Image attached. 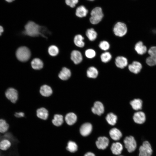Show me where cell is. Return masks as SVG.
Masks as SVG:
<instances>
[{"label": "cell", "mask_w": 156, "mask_h": 156, "mask_svg": "<svg viewBox=\"0 0 156 156\" xmlns=\"http://www.w3.org/2000/svg\"><path fill=\"white\" fill-rule=\"evenodd\" d=\"M23 33L31 37H36L41 35L47 38V36L51 34L45 27L41 26L32 21H29L25 25Z\"/></svg>", "instance_id": "1"}, {"label": "cell", "mask_w": 156, "mask_h": 156, "mask_svg": "<svg viewBox=\"0 0 156 156\" xmlns=\"http://www.w3.org/2000/svg\"><path fill=\"white\" fill-rule=\"evenodd\" d=\"M90 15L89 20L93 24L99 23L102 20L104 16L102 8L99 7L93 9L90 13Z\"/></svg>", "instance_id": "2"}, {"label": "cell", "mask_w": 156, "mask_h": 156, "mask_svg": "<svg viewBox=\"0 0 156 156\" xmlns=\"http://www.w3.org/2000/svg\"><path fill=\"white\" fill-rule=\"evenodd\" d=\"M31 55L29 49L25 46L19 47L16 52V56L17 59L22 62H25L28 61L30 58Z\"/></svg>", "instance_id": "3"}, {"label": "cell", "mask_w": 156, "mask_h": 156, "mask_svg": "<svg viewBox=\"0 0 156 156\" xmlns=\"http://www.w3.org/2000/svg\"><path fill=\"white\" fill-rule=\"evenodd\" d=\"M138 156H151L153 150L151 144L148 141H144L139 147Z\"/></svg>", "instance_id": "4"}, {"label": "cell", "mask_w": 156, "mask_h": 156, "mask_svg": "<svg viewBox=\"0 0 156 156\" xmlns=\"http://www.w3.org/2000/svg\"><path fill=\"white\" fill-rule=\"evenodd\" d=\"M125 146L128 151L132 153L136 148L137 143L134 138L132 136L126 137L123 140Z\"/></svg>", "instance_id": "5"}, {"label": "cell", "mask_w": 156, "mask_h": 156, "mask_svg": "<svg viewBox=\"0 0 156 156\" xmlns=\"http://www.w3.org/2000/svg\"><path fill=\"white\" fill-rule=\"evenodd\" d=\"M113 31L116 36L121 37L125 35L127 32V28L126 24L123 23L118 22L115 25Z\"/></svg>", "instance_id": "6"}, {"label": "cell", "mask_w": 156, "mask_h": 156, "mask_svg": "<svg viewBox=\"0 0 156 156\" xmlns=\"http://www.w3.org/2000/svg\"><path fill=\"white\" fill-rule=\"evenodd\" d=\"M148 52L150 56L146 59V63L150 66L156 65V46L151 47Z\"/></svg>", "instance_id": "7"}, {"label": "cell", "mask_w": 156, "mask_h": 156, "mask_svg": "<svg viewBox=\"0 0 156 156\" xmlns=\"http://www.w3.org/2000/svg\"><path fill=\"white\" fill-rule=\"evenodd\" d=\"M6 97L13 103L16 102L18 98V94L17 90L13 88H8L5 93Z\"/></svg>", "instance_id": "8"}, {"label": "cell", "mask_w": 156, "mask_h": 156, "mask_svg": "<svg viewBox=\"0 0 156 156\" xmlns=\"http://www.w3.org/2000/svg\"><path fill=\"white\" fill-rule=\"evenodd\" d=\"M133 118L135 123L140 125L144 123L146 120L145 113L143 112L140 110L135 112L133 115Z\"/></svg>", "instance_id": "9"}, {"label": "cell", "mask_w": 156, "mask_h": 156, "mask_svg": "<svg viewBox=\"0 0 156 156\" xmlns=\"http://www.w3.org/2000/svg\"><path fill=\"white\" fill-rule=\"evenodd\" d=\"M109 143V139L106 137H100L96 141V144L98 148L104 150L108 146Z\"/></svg>", "instance_id": "10"}, {"label": "cell", "mask_w": 156, "mask_h": 156, "mask_svg": "<svg viewBox=\"0 0 156 156\" xmlns=\"http://www.w3.org/2000/svg\"><path fill=\"white\" fill-rule=\"evenodd\" d=\"M92 130V125L90 123L87 122L81 125L79 131L82 135L86 136L91 133Z\"/></svg>", "instance_id": "11"}, {"label": "cell", "mask_w": 156, "mask_h": 156, "mask_svg": "<svg viewBox=\"0 0 156 156\" xmlns=\"http://www.w3.org/2000/svg\"><path fill=\"white\" fill-rule=\"evenodd\" d=\"M91 110L94 114L100 116L104 112V107L101 102L97 101L94 103Z\"/></svg>", "instance_id": "12"}, {"label": "cell", "mask_w": 156, "mask_h": 156, "mask_svg": "<svg viewBox=\"0 0 156 156\" xmlns=\"http://www.w3.org/2000/svg\"><path fill=\"white\" fill-rule=\"evenodd\" d=\"M142 68V64L139 62L134 61L128 66V69L131 72L137 74L139 73Z\"/></svg>", "instance_id": "13"}, {"label": "cell", "mask_w": 156, "mask_h": 156, "mask_svg": "<svg viewBox=\"0 0 156 156\" xmlns=\"http://www.w3.org/2000/svg\"><path fill=\"white\" fill-rule=\"evenodd\" d=\"M71 59L75 64L80 63L82 60L81 53L77 50H73L71 53Z\"/></svg>", "instance_id": "14"}, {"label": "cell", "mask_w": 156, "mask_h": 156, "mask_svg": "<svg viewBox=\"0 0 156 156\" xmlns=\"http://www.w3.org/2000/svg\"><path fill=\"white\" fill-rule=\"evenodd\" d=\"M88 12V10L84 6L81 5L76 7L75 13L77 17L82 18L86 17Z\"/></svg>", "instance_id": "15"}, {"label": "cell", "mask_w": 156, "mask_h": 156, "mask_svg": "<svg viewBox=\"0 0 156 156\" xmlns=\"http://www.w3.org/2000/svg\"><path fill=\"white\" fill-rule=\"evenodd\" d=\"M130 104L133 109L137 111L142 109L143 102L140 99H135L130 101Z\"/></svg>", "instance_id": "16"}, {"label": "cell", "mask_w": 156, "mask_h": 156, "mask_svg": "<svg viewBox=\"0 0 156 156\" xmlns=\"http://www.w3.org/2000/svg\"><path fill=\"white\" fill-rule=\"evenodd\" d=\"M115 64L118 68H123L127 66L128 64V60L125 57L119 56L115 59Z\"/></svg>", "instance_id": "17"}, {"label": "cell", "mask_w": 156, "mask_h": 156, "mask_svg": "<svg viewBox=\"0 0 156 156\" xmlns=\"http://www.w3.org/2000/svg\"><path fill=\"white\" fill-rule=\"evenodd\" d=\"M109 134L111 138L115 141L119 140L122 136L121 131L116 128L111 129L109 131Z\"/></svg>", "instance_id": "18"}, {"label": "cell", "mask_w": 156, "mask_h": 156, "mask_svg": "<svg viewBox=\"0 0 156 156\" xmlns=\"http://www.w3.org/2000/svg\"><path fill=\"white\" fill-rule=\"evenodd\" d=\"M123 149L122 145L119 142L113 143L111 148L112 152L115 155H118L121 154Z\"/></svg>", "instance_id": "19"}, {"label": "cell", "mask_w": 156, "mask_h": 156, "mask_svg": "<svg viewBox=\"0 0 156 156\" xmlns=\"http://www.w3.org/2000/svg\"><path fill=\"white\" fill-rule=\"evenodd\" d=\"M77 118V116L73 112H70L66 114L65 120L68 125H72L76 122Z\"/></svg>", "instance_id": "20"}, {"label": "cell", "mask_w": 156, "mask_h": 156, "mask_svg": "<svg viewBox=\"0 0 156 156\" xmlns=\"http://www.w3.org/2000/svg\"><path fill=\"white\" fill-rule=\"evenodd\" d=\"M135 49L138 54L140 55L144 54L147 51L146 47L143 44V42L141 41H139L136 44Z\"/></svg>", "instance_id": "21"}, {"label": "cell", "mask_w": 156, "mask_h": 156, "mask_svg": "<svg viewBox=\"0 0 156 156\" xmlns=\"http://www.w3.org/2000/svg\"><path fill=\"white\" fill-rule=\"evenodd\" d=\"M71 73L70 70L66 67H63L58 74L59 78L63 80H66L70 77Z\"/></svg>", "instance_id": "22"}, {"label": "cell", "mask_w": 156, "mask_h": 156, "mask_svg": "<svg viewBox=\"0 0 156 156\" xmlns=\"http://www.w3.org/2000/svg\"><path fill=\"white\" fill-rule=\"evenodd\" d=\"M40 92L42 96L48 97L51 95L53 91L50 86L47 85H44L41 87Z\"/></svg>", "instance_id": "23"}, {"label": "cell", "mask_w": 156, "mask_h": 156, "mask_svg": "<svg viewBox=\"0 0 156 156\" xmlns=\"http://www.w3.org/2000/svg\"><path fill=\"white\" fill-rule=\"evenodd\" d=\"M36 115L39 118L43 120H46L48 116V112L46 108L41 107L37 110Z\"/></svg>", "instance_id": "24"}, {"label": "cell", "mask_w": 156, "mask_h": 156, "mask_svg": "<svg viewBox=\"0 0 156 156\" xmlns=\"http://www.w3.org/2000/svg\"><path fill=\"white\" fill-rule=\"evenodd\" d=\"M52 122L53 124L57 127L61 126L64 122L63 116L60 114L55 115L53 118L52 120Z\"/></svg>", "instance_id": "25"}, {"label": "cell", "mask_w": 156, "mask_h": 156, "mask_svg": "<svg viewBox=\"0 0 156 156\" xmlns=\"http://www.w3.org/2000/svg\"><path fill=\"white\" fill-rule=\"evenodd\" d=\"M66 149L67 151L70 153H74L77 151L78 146L75 142L70 140L67 144Z\"/></svg>", "instance_id": "26"}, {"label": "cell", "mask_w": 156, "mask_h": 156, "mask_svg": "<svg viewBox=\"0 0 156 156\" xmlns=\"http://www.w3.org/2000/svg\"><path fill=\"white\" fill-rule=\"evenodd\" d=\"M32 68L35 70H40L43 67V64L42 61L38 58L33 59L31 62Z\"/></svg>", "instance_id": "27"}, {"label": "cell", "mask_w": 156, "mask_h": 156, "mask_svg": "<svg viewBox=\"0 0 156 156\" xmlns=\"http://www.w3.org/2000/svg\"><path fill=\"white\" fill-rule=\"evenodd\" d=\"M11 142L7 139H4L0 142V149L3 151H6L11 147Z\"/></svg>", "instance_id": "28"}, {"label": "cell", "mask_w": 156, "mask_h": 156, "mask_svg": "<svg viewBox=\"0 0 156 156\" xmlns=\"http://www.w3.org/2000/svg\"><path fill=\"white\" fill-rule=\"evenodd\" d=\"M84 39V38L81 35H77L75 36L74 38V43L77 47H83L85 45V43L83 41Z\"/></svg>", "instance_id": "29"}, {"label": "cell", "mask_w": 156, "mask_h": 156, "mask_svg": "<svg viewBox=\"0 0 156 156\" xmlns=\"http://www.w3.org/2000/svg\"><path fill=\"white\" fill-rule=\"evenodd\" d=\"M98 74V70L96 68L93 66L89 67L87 71V76L89 78H96L97 77Z\"/></svg>", "instance_id": "30"}, {"label": "cell", "mask_w": 156, "mask_h": 156, "mask_svg": "<svg viewBox=\"0 0 156 156\" xmlns=\"http://www.w3.org/2000/svg\"><path fill=\"white\" fill-rule=\"evenodd\" d=\"M117 118V116L112 113L108 114L106 119L108 123L111 125H114L116 122Z\"/></svg>", "instance_id": "31"}, {"label": "cell", "mask_w": 156, "mask_h": 156, "mask_svg": "<svg viewBox=\"0 0 156 156\" xmlns=\"http://www.w3.org/2000/svg\"><path fill=\"white\" fill-rule=\"evenodd\" d=\"M86 35L90 41L95 40L97 36V33L94 29L91 28L88 29L86 32Z\"/></svg>", "instance_id": "32"}, {"label": "cell", "mask_w": 156, "mask_h": 156, "mask_svg": "<svg viewBox=\"0 0 156 156\" xmlns=\"http://www.w3.org/2000/svg\"><path fill=\"white\" fill-rule=\"evenodd\" d=\"M9 128V124L4 119H0V133H6Z\"/></svg>", "instance_id": "33"}, {"label": "cell", "mask_w": 156, "mask_h": 156, "mask_svg": "<svg viewBox=\"0 0 156 156\" xmlns=\"http://www.w3.org/2000/svg\"><path fill=\"white\" fill-rule=\"evenodd\" d=\"M49 54L51 56H56L59 53V50L57 47L54 45L50 46L48 49Z\"/></svg>", "instance_id": "34"}, {"label": "cell", "mask_w": 156, "mask_h": 156, "mask_svg": "<svg viewBox=\"0 0 156 156\" xmlns=\"http://www.w3.org/2000/svg\"><path fill=\"white\" fill-rule=\"evenodd\" d=\"M112 57L111 54L108 52L103 53L101 55V61L104 63H107L109 62Z\"/></svg>", "instance_id": "35"}, {"label": "cell", "mask_w": 156, "mask_h": 156, "mask_svg": "<svg viewBox=\"0 0 156 156\" xmlns=\"http://www.w3.org/2000/svg\"><path fill=\"white\" fill-rule=\"evenodd\" d=\"M99 46L102 50L106 51L109 49L110 45L107 41H103L100 42Z\"/></svg>", "instance_id": "36"}, {"label": "cell", "mask_w": 156, "mask_h": 156, "mask_svg": "<svg viewBox=\"0 0 156 156\" xmlns=\"http://www.w3.org/2000/svg\"><path fill=\"white\" fill-rule=\"evenodd\" d=\"M86 57L89 58H92L96 55V52L93 49H89L86 50L85 52Z\"/></svg>", "instance_id": "37"}, {"label": "cell", "mask_w": 156, "mask_h": 156, "mask_svg": "<svg viewBox=\"0 0 156 156\" xmlns=\"http://www.w3.org/2000/svg\"><path fill=\"white\" fill-rule=\"evenodd\" d=\"M78 2L79 0H65L66 5L72 8L76 7Z\"/></svg>", "instance_id": "38"}, {"label": "cell", "mask_w": 156, "mask_h": 156, "mask_svg": "<svg viewBox=\"0 0 156 156\" xmlns=\"http://www.w3.org/2000/svg\"><path fill=\"white\" fill-rule=\"evenodd\" d=\"M24 115V113L22 112H16L14 114L15 116L17 118L23 117Z\"/></svg>", "instance_id": "39"}, {"label": "cell", "mask_w": 156, "mask_h": 156, "mask_svg": "<svg viewBox=\"0 0 156 156\" xmlns=\"http://www.w3.org/2000/svg\"><path fill=\"white\" fill-rule=\"evenodd\" d=\"M84 156H95V155L91 152H88L86 153Z\"/></svg>", "instance_id": "40"}, {"label": "cell", "mask_w": 156, "mask_h": 156, "mask_svg": "<svg viewBox=\"0 0 156 156\" xmlns=\"http://www.w3.org/2000/svg\"><path fill=\"white\" fill-rule=\"evenodd\" d=\"M3 31V27L0 25V36L1 35V33Z\"/></svg>", "instance_id": "41"}, {"label": "cell", "mask_w": 156, "mask_h": 156, "mask_svg": "<svg viewBox=\"0 0 156 156\" xmlns=\"http://www.w3.org/2000/svg\"><path fill=\"white\" fill-rule=\"evenodd\" d=\"M6 1L10 3L12 2L14 0H5Z\"/></svg>", "instance_id": "42"}, {"label": "cell", "mask_w": 156, "mask_h": 156, "mask_svg": "<svg viewBox=\"0 0 156 156\" xmlns=\"http://www.w3.org/2000/svg\"><path fill=\"white\" fill-rule=\"evenodd\" d=\"M88 0L90 1H94V0Z\"/></svg>", "instance_id": "43"}, {"label": "cell", "mask_w": 156, "mask_h": 156, "mask_svg": "<svg viewBox=\"0 0 156 156\" xmlns=\"http://www.w3.org/2000/svg\"><path fill=\"white\" fill-rule=\"evenodd\" d=\"M121 156V155H120V156Z\"/></svg>", "instance_id": "44"}]
</instances>
